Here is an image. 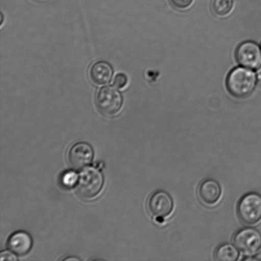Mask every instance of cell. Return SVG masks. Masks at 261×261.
Here are the masks:
<instances>
[{
    "label": "cell",
    "instance_id": "cell-1",
    "mask_svg": "<svg viewBox=\"0 0 261 261\" xmlns=\"http://www.w3.org/2000/svg\"><path fill=\"white\" fill-rule=\"evenodd\" d=\"M257 77L254 71L247 68H234L227 76L226 86L232 96L239 98L249 96L254 91Z\"/></svg>",
    "mask_w": 261,
    "mask_h": 261
},
{
    "label": "cell",
    "instance_id": "cell-2",
    "mask_svg": "<svg viewBox=\"0 0 261 261\" xmlns=\"http://www.w3.org/2000/svg\"><path fill=\"white\" fill-rule=\"evenodd\" d=\"M237 214L243 223L254 225L261 220V195L251 192L245 194L237 205Z\"/></svg>",
    "mask_w": 261,
    "mask_h": 261
},
{
    "label": "cell",
    "instance_id": "cell-3",
    "mask_svg": "<svg viewBox=\"0 0 261 261\" xmlns=\"http://www.w3.org/2000/svg\"><path fill=\"white\" fill-rule=\"evenodd\" d=\"M103 185V177L98 169H84L79 176L76 189L84 198L92 199L100 193Z\"/></svg>",
    "mask_w": 261,
    "mask_h": 261
},
{
    "label": "cell",
    "instance_id": "cell-4",
    "mask_svg": "<svg viewBox=\"0 0 261 261\" xmlns=\"http://www.w3.org/2000/svg\"><path fill=\"white\" fill-rule=\"evenodd\" d=\"M123 98L117 89L112 86L102 88L97 94L96 106L102 114L112 116L121 111Z\"/></svg>",
    "mask_w": 261,
    "mask_h": 261
},
{
    "label": "cell",
    "instance_id": "cell-5",
    "mask_svg": "<svg viewBox=\"0 0 261 261\" xmlns=\"http://www.w3.org/2000/svg\"><path fill=\"white\" fill-rule=\"evenodd\" d=\"M232 242L243 254L254 255L261 249V233L254 227H244L234 234Z\"/></svg>",
    "mask_w": 261,
    "mask_h": 261
},
{
    "label": "cell",
    "instance_id": "cell-6",
    "mask_svg": "<svg viewBox=\"0 0 261 261\" xmlns=\"http://www.w3.org/2000/svg\"><path fill=\"white\" fill-rule=\"evenodd\" d=\"M173 208V199L170 194L165 191H155L148 199V211L159 223H162L166 217L170 216Z\"/></svg>",
    "mask_w": 261,
    "mask_h": 261
},
{
    "label": "cell",
    "instance_id": "cell-7",
    "mask_svg": "<svg viewBox=\"0 0 261 261\" xmlns=\"http://www.w3.org/2000/svg\"><path fill=\"white\" fill-rule=\"evenodd\" d=\"M236 58L243 67L255 70L261 66V48L252 41L243 42L237 48Z\"/></svg>",
    "mask_w": 261,
    "mask_h": 261
},
{
    "label": "cell",
    "instance_id": "cell-8",
    "mask_svg": "<svg viewBox=\"0 0 261 261\" xmlns=\"http://www.w3.org/2000/svg\"><path fill=\"white\" fill-rule=\"evenodd\" d=\"M93 158V148L86 143H78L71 148L68 154L70 165L75 169L85 168Z\"/></svg>",
    "mask_w": 261,
    "mask_h": 261
},
{
    "label": "cell",
    "instance_id": "cell-9",
    "mask_svg": "<svg viewBox=\"0 0 261 261\" xmlns=\"http://www.w3.org/2000/svg\"><path fill=\"white\" fill-rule=\"evenodd\" d=\"M221 195V187L214 179H206L199 186V198L207 206H213L218 203Z\"/></svg>",
    "mask_w": 261,
    "mask_h": 261
},
{
    "label": "cell",
    "instance_id": "cell-10",
    "mask_svg": "<svg viewBox=\"0 0 261 261\" xmlns=\"http://www.w3.org/2000/svg\"><path fill=\"white\" fill-rule=\"evenodd\" d=\"M113 75V68L106 61H99L94 63L89 71L91 81L99 86L111 83Z\"/></svg>",
    "mask_w": 261,
    "mask_h": 261
},
{
    "label": "cell",
    "instance_id": "cell-11",
    "mask_svg": "<svg viewBox=\"0 0 261 261\" xmlns=\"http://www.w3.org/2000/svg\"><path fill=\"white\" fill-rule=\"evenodd\" d=\"M8 246L13 252L19 255H24L29 252L32 246V238L27 232H15L10 237Z\"/></svg>",
    "mask_w": 261,
    "mask_h": 261
},
{
    "label": "cell",
    "instance_id": "cell-12",
    "mask_svg": "<svg viewBox=\"0 0 261 261\" xmlns=\"http://www.w3.org/2000/svg\"><path fill=\"white\" fill-rule=\"evenodd\" d=\"M236 248L230 244H223L219 245L214 253L215 259L219 261L239 260V252L238 251Z\"/></svg>",
    "mask_w": 261,
    "mask_h": 261
},
{
    "label": "cell",
    "instance_id": "cell-13",
    "mask_svg": "<svg viewBox=\"0 0 261 261\" xmlns=\"http://www.w3.org/2000/svg\"><path fill=\"white\" fill-rule=\"evenodd\" d=\"M232 6V0H214L212 9L217 16L224 17L231 12Z\"/></svg>",
    "mask_w": 261,
    "mask_h": 261
},
{
    "label": "cell",
    "instance_id": "cell-14",
    "mask_svg": "<svg viewBox=\"0 0 261 261\" xmlns=\"http://www.w3.org/2000/svg\"><path fill=\"white\" fill-rule=\"evenodd\" d=\"M79 176L73 171H67L62 176V184L66 188H71L77 184Z\"/></svg>",
    "mask_w": 261,
    "mask_h": 261
},
{
    "label": "cell",
    "instance_id": "cell-15",
    "mask_svg": "<svg viewBox=\"0 0 261 261\" xmlns=\"http://www.w3.org/2000/svg\"><path fill=\"white\" fill-rule=\"evenodd\" d=\"M127 77L124 73H118L114 78V86L117 89H123L127 84Z\"/></svg>",
    "mask_w": 261,
    "mask_h": 261
},
{
    "label": "cell",
    "instance_id": "cell-16",
    "mask_svg": "<svg viewBox=\"0 0 261 261\" xmlns=\"http://www.w3.org/2000/svg\"><path fill=\"white\" fill-rule=\"evenodd\" d=\"M171 4L178 9H186L190 6L193 0H170Z\"/></svg>",
    "mask_w": 261,
    "mask_h": 261
},
{
    "label": "cell",
    "instance_id": "cell-17",
    "mask_svg": "<svg viewBox=\"0 0 261 261\" xmlns=\"http://www.w3.org/2000/svg\"><path fill=\"white\" fill-rule=\"evenodd\" d=\"M0 260L15 261L17 260V258L15 257V255L13 254L12 252L5 250V251H3L1 254H0Z\"/></svg>",
    "mask_w": 261,
    "mask_h": 261
},
{
    "label": "cell",
    "instance_id": "cell-18",
    "mask_svg": "<svg viewBox=\"0 0 261 261\" xmlns=\"http://www.w3.org/2000/svg\"><path fill=\"white\" fill-rule=\"evenodd\" d=\"M257 80L258 82V83L260 84L261 86V67L260 68L259 70H258L257 73Z\"/></svg>",
    "mask_w": 261,
    "mask_h": 261
},
{
    "label": "cell",
    "instance_id": "cell-19",
    "mask_svg": "<svg viewBox=\"0 0 261 261\" xmlns=\"http://www.w3.org/2000/svg\"><path fill=\"white\" fill-rule=\"evenodd\" d=\"M258 259H256V258H255L251 255V256H248L247 257L244 258L243 260H247V261H250V260H257Z\"/></svg>",
    "mask_w": 261,
    "mask_h": 261
}]
</instances>
